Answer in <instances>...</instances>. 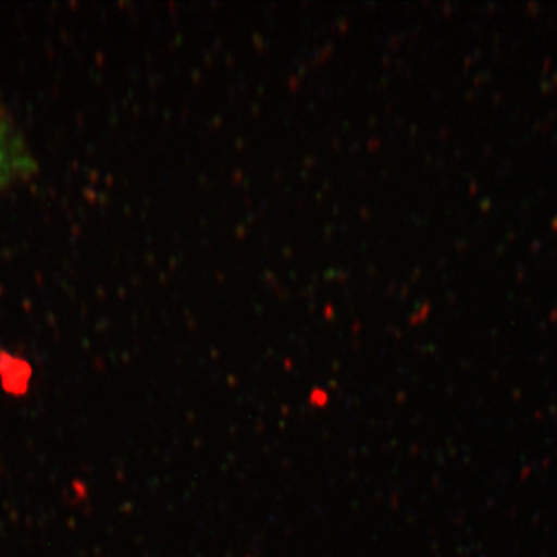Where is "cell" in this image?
<instances>
[{"label": "cell", "instance_id": "6da1fadb", "mask_svg": "<svg viewBox=\"0 0 557 557\" xmlns=\"http://www.w3.org/2000/svg\"><path fill=\"white\" fill-rule=\"evenodd\" d=\"M7 171H9V149H7L5 137H3L2 131H0V185H2L3 178H5Z\"/></svg>", "mask_w": 557, "mask_h": 557}]
</instances>
